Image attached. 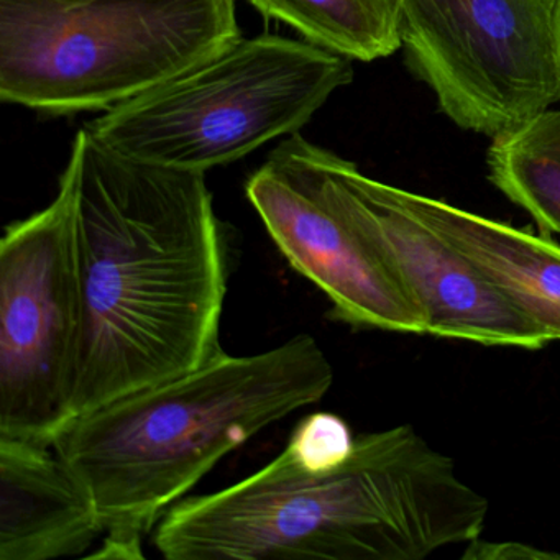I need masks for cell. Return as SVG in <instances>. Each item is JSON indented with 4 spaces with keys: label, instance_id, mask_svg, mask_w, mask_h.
I'll return each instance as SVG.
<instances>
[{
    "label": "cell",
    "instance_id": "9a60e30c",
    "mask_svg": "<svg viewBox=\"0 0 560 560\" xmlns=\"http://www.w3.org/2000/svg\"><path fill=\"white\" fill-rule=\"evenodd\" d=\"M553 55H556L557 78L560 86V4L557 9L556 25H553Z\"/></svg>",
    "mask_w": 560,
    "mask_h": 560
},
{
    "label": "cell",
    "instance_id": "7a4b0ae2",
    "mask_svg": "<svg viewBox=\"0 0 560 560\" xmlns=\"http://www.w3.org/2000/svg\"><path fill=\"white\" fill-rule=\"evenodd\" d=\"M488 501L415 429L355 438L336 467L284 451L250 477L186 497L153 529L168 560H421L483 533Z\"/></svg>",
    "mask_w": 560,
    "mask_h": 560
},
{
    "label": "cell",
    "instance_id": "ba28073f",
    "mask_svg": "<svg viewBox=\"0 0 560 560\" xmlns=\"http://www.w3.org/2000/svg\"><path fill=\"white\" fill-rule=\"evenodd\" d=\"M329 155L293 133L248 179V201L288 264L326 294L332 319L425 334L421 307L340 206Z\"/></svg>",
    "mask_w": 560,
    "mask_h": 560
},
{
    "label": "cell",
    "instance_id": "277c9868",
    "mask_svg": "<svg viewBox=\"0 0 560 560\" xmlns=\"http://www.w3.org/2000/svg\"><path fill=\"white\" fill-rule=\"evenodd\" d=\"M241 38L235 0H0V100L109 110Z\"/></svg>",
    "mask_w": 560,
    "mask_h": 560
},
{
    "label": "cell",
    "instance_id": "7c38bea8",
    "mask_svg": "<svg viewBox=\"0 0 560 560\" xmlns=\"http://www.w3.org/2000/svg\"><path fill=\"white\" fill-rule=\"evenodd\" d=\"M488 178L536 222L560 235V110L546 109L493 137Z\"/></svg>",
    "mask_w": 560,
    "mask_h": 560
},
{
    "label": "cell",
    "instance_id": "9c48e42d",
    "mask_svg": "<svg viewBox=\"0 0 560 560\" xmlns=\"http://www.w3.org/2000/svg\"><path fill=\"white\" fill-rule=\"evenodd\" d=\"M334 191L350 221L421 307L425 334L493 347L539 350L550 342L442 235L402 209L388 185L330 152Z\"/></svg>",
    "mask_w": 560,
    "mask_h": 560
},
{
    "label": "cell",
    "instance_id": "8fae6325",
    "mask_svg": "<svg viewBox=\"0 0 560 560\" xmlns=\"http://www.w3.org/2000/svg\"><path fill=\"white\" fill-rule=\"evenodd\" d=\"M402 209L434 229L547 339L560 340V245L441 199L388 185Z\"/></svg>",
    "mask_w": 560,
    "mask_h": 560
},
{
    "label": "cell",
    "instance_id": "3957f363",
    "mask_svg": "<svg viewBox=\"0 0 560 560\" xmlns=\"http://www.w3.org/2000/svg\"><path fill=\"white\" fill-rule=\"evenodd\" d=\"M332 383L323 347L300 334L114 399L74 419L54 447L96 501L106 533L143 539L225 455L319 402Z\"/></svg>",
    "mask_w": 560,
    "mask_h": 560
},
{
    "label": "cell",
    "instance_id": "6da1fadb",
    "mask_svg": "<svg viewBox=\"0 0 560 560\" xmlns=\"http://www.w3.org/2000/svg\"><path fill=\"white\" fill-rule=\"evenodd\" d=\"M65 170L81 293L73 422L224 353L229 247L206 173L127 159L86 127Z\"/></svg>",
    "mask_w": 560,
    "mask_h": 560
},
{
    "label": "cell",
    "instance_id": "4fadbf2b",
    "mask_svg": "<svg viewBox=\"0 0 560 560\" xmlns=\"http://www.w3.org/2000/svg\"><path fill=\"white\" fill-rule=\"evenodd\" d=\"M307 42L349 60L375 61L402 47L399 0H248Z\"/></svg>",
    "mask_w": 560,
    "mask_h": 560
},
{
    "label": "cell",
    "instance_id": "8992f818",
    "mask_svg": "<svg viewBox=\"0 0 560 560\" xmlns=\"http://www.w3.org/2000/svg\"><path fill=\"white\" fill-rule=\"evenodd\" d=\"M81 334L74 192L65 170L54 202L0 241V435L54 445L71 422Z\"/></svg>",
    "mask_w": 560,
    "mask_h": 560
},
{
    "label": "cell",
    "instance_id": "5bb4252c",
    "mask_svg": "<svg viewBox=\"0 0 560 560\" xmlns=\"http://www.w3.org/2000/svg\"><path fill=\"white\" fill-rule=\"evenodd\" d=\"M355 438L349 424L332 412H314L301 419L288 441L293 452L310 467H336L352 455Z\"/></svg>",
    "mask_w": 560,
    "mask_h": 560
},
{
    "label": "cell",
    "instance_id": "5b68a950",
    "mask_svg": "<svg viewBox=\"0 0 560 560\" xmlns=\"http://www.w3.org/2000/svg\"><path fill=\"white\" fill-rule=\"evenodd\" d=\"M352 80V60L342 55L258 35L106 110L86 129L127 159L206 173L300 132Z\"/></svg>",
    "mask_w": 560,
    "mask_h": 560
},
{
    "label": "cell",
    "instance_id": "30bf717a",
    "mask_svg": "<svg viewBox=\"0 0 560 560\" xmlns=\"http://www.w3.org/2000/svg\"><path fill=\"white\" fill-rule=\"evenodd\" d=\"M104 533L96 501L54 445L0 435V560L86 557Z\"/></svg>",
    "mask_w": 560,
    "mask_h": 560
},
{
    "label": "cell",
    "instance_id": "52a82bcc",
    "mask_svg": "<svg viewBox=\"0 0 560 560\" xmlns=\"http://www.w3.org/2000/svg\"><path fill=\"white\" fill-rule=\"evenodd\" d=\"M560 0H399L409 70L455 126L497 137L560 101Z\"/></svg>",
    "mask_w": 560,
    "mask_h": 560
}]
</instances>
